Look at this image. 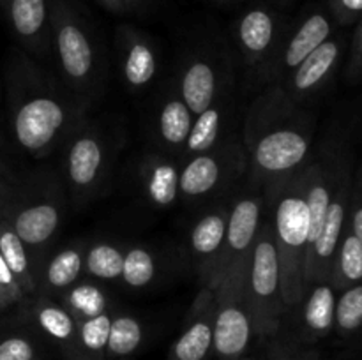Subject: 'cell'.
I'll return each mask as SVG.
<instances>
[{"mask_svg": "<svg viewBox=\"0 0 362 360\" xmlns=\"http://www.w3.org/2000/svg\"><path fill=\"white\" fill-rule=\"evenodd\" d=\"M247 182L264 194L299 173L311 155V126L279 87L251 104L244 126Z\"/></svg>", "mask_w": 362, "mask_h": 360, "instance_id": "6da1fadb", "label": "cell"}, {"mask_svg": "<svg viewBox=\"0 0 362 360\" xmlns=\"http://www.w3.org/2000/svg\"><path fill=\"white\" fill-rule=\"evenodd\" d=\"M16 71L11 109L14 141L32 157H48L87 122L88 104L32 60H21Z\"/></svg>", "mask_w": 362, "mask_h": 360, "instance_id": "7a4b0ae2", "label": "cell"}, {"mask_svg": "<svg viewBox=\"0 0 362 360\" xmlns=\"http://www.w3.org/2000/svg\"><path fill=\"white\" fill-rule=\"evenodd\" d=\"M303 169L265 193V205L274 229L279 258L283 300L288 313L296 309L303 299V267L310 236V208Z\"/></svg>", "mask_w": 362, "mask_h": 360, "instance_id": "3957f363", "label": "cell"}, {"mask_svg": "<svg viewBox=\"0 0 362 360\" xmlns=\"http://www.w3.org/2000/svg\"><path fill=\"white\" fill-rule=\"evenodd\" d=\"M52 42L64 83L81 101L88 102L103 85V64L98 42L87 23L67 0H52Z\"/></svg>", "mask_w": 362, "mask_h": 360, "instance_id": "277c9868", "label": "cell"}, {"mask_svg": "<svg viewBox=\"0 0 362 360\" xmlns=\"http://www.w3.org/2000/svg\"><path fill=\"white\" fill-rule=\"evenodd\" d=\"M246 296L257 337H272L278 334L288 309L283 300L278 249L267 212L251 249L246 274Z\"/></svg>", "mask_w": 362, "mask_h": 360, "instance_id": "5b68a950", "label": "cell"}, {"mask_svg": "<svg viewBox=\"0 0 362 360\" xmlns=\"http://www.w3.org/2000/svg\"><path fill=\"white\" fill-rule=\"evenodd\" d=\"M251 256V254H250ZM250 258L226 272L214 292V342L218 360H239L257 337L250 302L246 296V274Z\"/></svg>", "mask_w": 362, "mask_h": 360, "instance_id": "8992f818", "label": "cell"}, {"mask_svg": "<svg viewBox=\"0 0 362 360\" xmlns=\"http://www.w3.org/2000/svg\"><path fill=\"white\" fill-rule=\"evenodd\" d=\"M244 173H247L244 145L228 138L212 150L186 159L180 168L179 198L189 205L221 200Z\"/></svg>", "mask_w": 362, "mask_h": 360, "instance_id": "52a82bcc", "label": "cell"}, {"mask_svg": "<svg viewBox=\"0 0 362 360\" xmlns=\"http://www.w3.org/2000/svg\"><path fill=\"white\" fill-rule=\"evenodd\" d=\"M110 168L106 138L85 122L62 147V169L74 205H81L98 194Z\"/></svg>", "mask_w": 362, "mask_h": 360, "instance_id": "ba28073f", "label": "cell"}, {"mask_svg": "<svg viewBox=\"0 0 362 360\" xmlns=\"http://www.w3.org/2000/svg\"><path fill=\"white\" fill-rule=\"evenodd\" d=\"M352 186L354 180L352 175H350L349 161L345 157H339L331 203H329L324 226H322L318 239L315 240L313 246L306 251V256H304V288H308L313 282L329 281V277H331V268L332 263H334L336 251H338L343 233H345L346 224H349Z\"/></svg>", "mask_w": 362, "mask_h": 360, "instance_id": "9c48e42d", "label": "cell"}, {"mask_svg": "<svg viewBox=\"0 0 362 360\" xmlns=\"http://www.w3.org/2000/svg\"><path fill=\"white\" fill-rule=\"evenodd\" d=\"M265 212H267V205H265L264 191L250 182L230 200L225 244H223L214 277L207 286L216 289L230 268L250 258Z\"/></svg>", "mask_w": 362, "mask_h": 360, "instance_id": "30bf717a", "label": "cell"}, {"mask_svg": "<svg viewBox=\"0 0 362 360\" xmlns=\"http://www.w3.org/2000/svg\"><path fill=\"white\" fill-rule=\"evenodd\" d=\"M64 196L57 187L46 189L45 196L18 207L9 221L11 228L27 249L37 254L59 233L64 219Z\"/></svg>", "mask_w": 362, "mask_h": 360, "instance_id": "8fae6325", "label": "cell"}, {"mask_svg": "<svg viewBox=\"0 0 362 360\" xmlns=\"http://www.w3.org/2000/svg\"><path fill=\"white\" fill-rule=\"evenodd\" d=\"M214 288L202 286L194 299L182 332L170 349V360H207L214 342Z\"/></svg>", "mask_w": 362, "mask_h": 360, "instance_id": "7c38bea8", "label": "cell"}, {"mask_svg": "<svg viewBox=\"0 0 362 360\" xmlns=\"http://www.w3.org/2000/svg\"><path fill=\"white\" fill-rule=\"evenodd\" d=\"M230 201L218 200L191 228L189 249L202 286L211 284L225 244Z\"/></svg>", "mask_w": 362, "mask_h": 360, "instance_id": "4fadbf2b", "label": "cell"}, {"mask_svg": "<svg viewBox=\"0 0 362 360\" xmlns=\"http://www.w3.org/2000/svg\"><path fill=\"white\" fill-rule=\"evenodd\" d=\"M28 313L39 334L55 346L66 360H78V320L59 300L34 295L28 300Z\"/></svg>", "mask_w": 362, "mask_h": 360, "instance_id": "5bb4252c", "label": "cell"}, {"mask_svg": "<svg viewBox=\"0 0 362 360\" xmlns=\"http://www.w3.org/2000/svg\"><path fill=\"white\" fill-rule=\"evenodd\" d=\"M279 21L267 7H251L237 23L239 44L246 66L258 67L267 64L279 49Z\"/></svg>", "mask_w": 362, "mask_h": 360, "instance_id": "9a60e30c", "label": "cell"}, {"mask_svg": "<svg viewBox=\"0 0 362 360\" xmlns=\"http://www.w3.org/2000/svg\"><path fill=\"white\" fill-rule=\"evenodd\" d=\"M339 55H341V41L329 37L276 87L281 88L293 102L306 101L324 87L332 71L336 69Z\"/></svg>", "mask_w": 362, "mask_h": 360, "instance_id": "2e32d148", "label": "cell"}, {"mask_svg": "<svg viewBox=\"0 0 362 360\" xmlns=\"http://www.w3.org/2000/svg\"><path fill=\"white\" fill-rule=\"evenodd\" d=\"M226 90L219 67L207 56H191L179 76V95L193 115L211 108Z\"/></svg>", "mask_w": 362, "mask_h": 360, "instance_id": "e0dca14e", "label": "cell"}, {"mask_svg": "<svg viewBox=\"0 0 362 360\" xmlns=\"http://www.w3.org/2000/svg\"><path fill=\"white\" fill-rule=\"evenodd\" d=\"M119 62L124 81L133 92H141L158 74V52L147 35L133 27L119 28Z\"/></svg>", "mask_w": 362, "mask_h": 360, "instance_id": "ac0fdd59", "label": "cell"}, {"mask_svg": "<svg viewBox=\"0 0 362 360\" xmlns=\"http://www.w3.org/2000/svg\"><path fill=\"white\" fill-rule=\"evenodd\" d=\"M16 37L37 55L52 44V21L46 0H0Z\"/></svg>", "mask_w": 362, "mask_h": 360, "instance_id": "d6986e66", "label": "cell"}, {"mask_svg": "<svg viewBox=\"0 0 362 360\" xmlns=\"http://www.w3.org/2000/svg\"><path fill=\"white\" fill-rule=\"evenodd\" d=\"M332 34V21L325 13H313L303 20V23L293 30L288 41L281 44V55L272 67V74L281 83L310 53H313L322 42L327 41ZM278 83V85H279Z\"/></svg>", "mask_w": 362, "mask_h": 360, "instance_id": "ffe728a7", "label": "cell"}, {"mask_svg": "<svg viewBox=\"0 0 362 360\" xmlns=\"http://www.w3.org/2000/svg\"><path fill=\"white\" fill-rule=\"evenodd\" d=\"M336 289L331 281L313 282L304 288L303 299L296 309L299 313L300 337L304 341H317L327 337L334 328Z\"/></svg>", "mask_w": 362, "mask_h": 360, "instance_id": "44dd1931", "label": "cell"}, {"mask_svg": "<svg viewBox=\"0 0 362 360\" xmlns=\"http://www.w3.org/2000/svg\"><path fill=\"white\" fill-rule=\"evenodd\" d=\"M180 168L163 154H148L140 164V186L152 205L170 208L179 200Z\"/></svg>", "mask_w": 362, "mask_h": 360, "instance_id": "7402d4cb", "label": "cell"}, {"mask_svg": "<svg viewBox=\"0 0 362 360\" xmlns=\"http://www.w3.org/2000/svg\"><path fill=\"white\" fill-rule=\"evenodd\" d=\"M85 251L83 244L74 242L49 256L41 270L37 295L59 296L76 284L85 274Z\"/></svg>", "mask_w": 362, "mask_h": 360, "instance_id": "603a6c76", "label": "cell"}, {"mask_svg": "<svg viewBox=\"0 0 362 360\" xmlns=\"http://www.w3.org/2000/svg\"><path fill=\"white\" fill-rule=\"evenodd\" d=\"M230 119V95L228 92L221 95L214 104L204 113L194 116L193 127L184 145V157H193V155L204 154L218 147L221 141L223 131L228 126Z\"/></svg>", "mask_w": 362, "mask_h": 360, "instance_id": "cb8c5ba5", "label": "cell"}, {"mask_svg": "<svg viewBox=\"0 0 362 360\" xmlns=\"http://www.w3.org/2000/svg\"><path fill=\"white\" fill-rule=\"evenodd\" d=\"M193 122V112L187 108L179 92L166 95L159 104L158 116H156L158 140L170 150H182Z\"/></svg>", "mask_w": 362, "mask_h": 360, "instance_id": "d4e9b609", "label": "cell"}, {"mask_svg": "<svg viewBox=\"0 0 362 360\" xmlns=\"http://www.w3.org/2000/svg\"><path fill=\"white\" fill-rule=\"evenodd\" d=\"M0 254H2L9 270L13 272L14 279L20 284L23 295L27 299L37 295V277H35L34 268L30 265L28 251L25 244L20 240V236L11 228L9 222H0Z\"/></svg>", "mask_w": 362, "mask_h": 360, "instance_id": "484cf974", "label": "cell"}, {"mask_svg": "<svg viewBox=\"0 0 362 360\" xmlns=\"http://www.w3.org/2000/svg\"><path fill=\"white\" fill-rule=\"evenodd\" d=\"M145 328L136 316L122 311H113L110 325L106 360H127L144 344Z\"/></svg>", "mask_w": 362, "mask_h": 360, "instance_id": "4316f807", "label": "cell"}, {"mask_svg": "<svg viewBox=\"0 0 362 360\" xmlns=\"http://www.w3.org/2000/svg\"><path fill=\"white\" fill-rule=\"evenodd\" d=\"M64 307H67L71 314L76 318L78 321L87 320V318H94L98 314L106 313V311L113 309L112 300H110L108 293L103 286L98 282L90 281H78L76 284L71 286L69 289L57 296Z\"/></svg>", "mask_w": 362, "mask_h": 360, "instance_id": "83f0119b", "label": "cell"}, {"mask_svg": "<svg viewBox=\"0 0 362 360\" xmlns=\"http://www.w3.org/2000/svg\"><path fill=\"white\" fill-rule=\"evenodd\" d=\"M329 281L334 286L336 292H343L350 286L362 282V244L350 232L349 224L336 251Z\"/></svg>", "mask_w": 362, "mask_h": 360, "instance_id": "f1b7e54d", "label": "cell"}, {"mask_svg": "<svg viewBox=\"0 0 362 360\" xmlns=\"http://www.w3.org/2000/svg\"><path fill=\"white\" fill-rule=\"evenodd\" d=\"M124 251L105 240L90 244L85 251V274L98 281L115 282L122 277Z\"/></svg>", "mask_w": 362, "mask_h": 360, "instance_id": "f546056e", "label": "cell"}, {"mask_svg": "<svg viewBox=\"0 0 362 360\" xmlns=\"http://www.w3.org/2000/svg\"><path fill=\"white\" fill-rule=\"evenodd\" d=\"M113 311L78 321V360H106Z\"/></svg>", "mask_w": 362, "mask_h": 360, "instance_id": "4dcf8cb0", "label": "cell"}, {"mask_svg": "<svg viewBox=\"0 0 362 360\" xmlns=\"http://www.w3.org/2000/svg\"><path fill=\"white\" fill-rule=\"evenodd\" d=\"M158 274L156 254L145 246H133L124 253V268L120 281L129 289H144L152 284Z\"/></svg>", "mask_w": 362, "mask_h": 360, "instance_id": "1f68e13d", "label": "cell"}, {"mask_svg": "<svg viewBox=\"0 0 362 360\" xmlns=\"http://www.w3.org/2000/svg\"><path fill=\"white\" fill-rule=\"evenodd\" d=\"M334 328L341 337H350L362 328V282L343 289L336 299Z\"/></svg>", "mask_w": 362, "mask_h": 360, "instance_id": "d6a6232c", "label": "cell"}, {"mask_svg": "<svg viewBox=\"0 0 362 360\" xmlns=\"http://www.w3.org/2000/svg\"><path fill=\"white\" fill-rule=\"evenodd\" d=\"M0 360H45V353L30 335L11 334L0 339Z\"/></svg>", "mask_w": 362, "mask_h": 360, "instance_id": "836d02e7", "label": "cell"}, {"mask_svg": "<svg viewBox=\"0 0 362 360\" xmlns=\"http://www.w3.org/2000/svg\"><path fill=\"white\" fill-rule=\"evenodd\" d=\"M0 295H2V299L6 300L9 306H13V304L27 302V296L23 295V292H21L20 284H18L13 272L9 270L7 263L4 261L2 254H0Z\"/></svg>", "mask_w": 362, "mask_h": 360, "instance_id": "e575fe53", "label": "cell"}, {"mask_svg": "<svg viewBox=\"0 0 362 360\" xmlns=\"http://www.w3.org/2000/svg\"><path fill=\"white\" fill-rule=\"evenodd\" d=\"M349 228L362 244V173L352 186V196H350L349 208Z\"/></svg>", "mask_w": 362, "mask_h": 360, "instance_id": "d590c367", "label": "cell"}, {"mask_svg": "<svg viewBox=\"0 0 362 360\" xmlns=\"http://www.w3.org/2000/svg\"><path fill=\"white\" fill-rule=\"evenodd\" d=\"M331 9L339 23H352L362 14V0H331Z\"/></svg>", "mask_w": 362, "mask_h": 360, "instance_id": "8d00e7d4", "label": "cell"}, {"mask_svg": "<svg viewBox=\"0 0 362 360\" xmlns=\"http://www.w3.org/2000/svg\"><path fill=\"white\" fill-rule=\"evenodd\" d=\"M349 74L352 78H357L362 74V23L357 28L356 39H354V48H352V56H350L349 64Z\"/></svg>", "mask_w": 362, "mask_h": 360, "instance_id": "74e56055", "label": "cell"}, {"mask_svg": "<svg viewBox=\"0 0 362 360\" xmlns=\"http://www.w3.org/2000/svg\"><path fill=\"white\" fill-rule=\"evenodd\" d=\"M274 360H318V356L313 352H300V349H296V352L281 353Z\"/></svg>", "mask_w": 362, "mask_h": 360, "instance_id": "f35d334b", "label": "cell"}, {"mask_svg": "<svg viewBox=\"0 0 362 360\" xmlns=\"http://www.w3.org/2000/svg\"><path fill=\"white\" fill-rule=\"evenodd\" d=\"M99 4L112 13H126L127 11L124 0H99Z\"/></svg>", "mask_w": 362, "mask_h": 360, "instance_id": "ab89813d", "label": "cell"}, {"mask_svg": "<svg viewBox=\"0 0 362 360\" xmlns=\"http://www.w3.org/2000/svg\"><path fill=\"white\" fill-rule=\"evenodd\" d=\"M11 198H13V191L7 186H4V184H0V208L11 203Z\"/></svg>", "mask_w": 362, "mask_h": 360, "instance_id": "60d3db41", "label": "cell"}, {"mask_svg": "<svg viewBox=\"0 0 362 360\" xmlns=\"http://www.w3.org/2000/svg\"><path fill=\"white\" fill-rule=\"evenodd\" d=\"M124 4H126L127 11H133V9H138V7L144 4V0H124Z\"/></svg>", "mask_w": 362, "mask_h": 360, "instance_id": "b9f144b4", "label": "cell"}, {"mask_svg": "<svg viewBox=\"0 0 362 360\" xmlns=\"http://www.w3.org/2000/svg\"><path fill=\"white\" fill-rule=\"evenodd\" d=\"M0 304H2V306H4V307H6V309H7V307H11V306H9V304H7V302H6V300H4V299H2V295H0Z\"/></svg>", "mask_w": 362, "mask_h": 360, "instance_id": "7bdbcfd3", "label": "cell"}, {"mask_svg": "<svg viewBox=\"0 0 362 360\" xmlns=\"http://www.w3.org/2000/svg\"><path fill=\"white\" fill-rule=\"evenodd\" d=\"M239 360H257V359H246V356H243V359H239Z\"/></svg>", "mask_w": 362, "mask_h": 360, "instance_id": "ee69618b", "label": "cell"}, {"mask_svg": "<svg viewBox=\"0 0 362 360\" xmlns=\"http://www.w3.org/2000/svg\"><path fill=\"white\" fill-rule=\"evenodd\" d=\"M4 309H6V307H4V306H2V304H0V311H4Z\"/></svg>", "mask_w": 362, "mask_h": 360, "instance_id": "f6af8a7d", "label": "cell"}, {"mask_svg": "<svg viewBox=\"0 0 362 360\" xmlns=\"http://www.w3.org/2000/svg\"><path fill=\"white\" fill-rule=\"evenodd\" d=\"M4 172V168H2V166H0V173H2Z\"/></svg>", "mask_w": 362, "mask_h": 360, "instance_id": "bcb514c9", "label": "cell"}]
</instances>
